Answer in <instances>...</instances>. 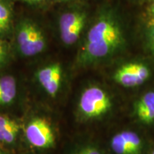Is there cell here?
<instances>
[{
  "instance_id": "cell-1",
  "label": "cell",
  "mask_w": 154,
  "mask_h": 154,
  "mask_svg": "<svg viewBox=\"0 0 154 154\" xmlns=\"http://www.w3.org/2000/svg\"><path fill=\"white\" fill-rule=\"evenodd\" d=\"M121 41L122 35L116 22L111 17H101L88 31L82 54V61L89 62L106 57Z\"/></svg>"
},
{
  "instance_id": "cell-2",
  "label": "cell",
  "mask_w": 154,
  "mask_h": 154,
  "mask_svg": "<svg viewBox=\"0 0 154 154\" xmlns=\"http://www.w3.org/2000/svg\"><path fill=\"white\" fill-rule=\"evenodd\" d=\"M111 102L106 92L99 87H90L83 92L80 98L79 109L84 116L96 118L110 109Z\"/></svg>"
},
{
  "instance_id": "cell-3",
  "label": "cell",
  "mask_w": 154,
  "mask_h": 154,
  "mask_svg": "<svg viewBox=\"0 0 154 154\" xmlns=\"http://www.w3.org/2000/svg\"><path fill=\"white\" fill-rule=\"evenodd\" d=\"M25 133L28 141L34 147L49 149L54 146V134L46 119L36 118L32 120L26 126Z\"/></svg>"
},
{
  "instance_id": "cell-4",
  "label": "cell",
  "mask_w": 154,
  "mask_h": 154,
  "mask_svg": "<svg viewBox=\"0 0 154 154\" xmlns=\"http://www.w3.org/2000/svg\"><path fill=\"white\" fill-rule=\"evenodd\" d=\"M86 14L83 11H73L61 15L59 30L62 42L72 45L79 39L86 23Z\"/></svg>"
},
{
  "instance_id": "cell-5",
  "label": "cell",
  "mask_w": 154,
  "mask_h": 154,
  "mask_svg": "<svg viewBox=\"0 0 154 154\" xmlns=\"http://www.w3.org/2000/svg\"><path fill=\"white\" fill-rule=\"evenodd\" d=\"M38 80L47 93L54 98L61 86L62 69L59 63H53L42 69L37 74Z\"/></svg>"
},
{
  "instance_id": "cell-6",
  "label": "cell",
  "mask_w": 154,
  "mask_h": 154,
  "mask_svg": "<svg viewBox=\"0 0 154 154\" xmlns=\"http://www.w3.org/2000/svg\"><path fill=\"white\" fill-rule=\"evenodd\" d=\"M116 154H139L141 142L138 135L131 131H124L113 136L111 143Z\"/></svg>"
},
{
  "instance_id": "cell-7",
  "label": "cell",
  "mask_w": 154,
  "mask_h": 154,
  "mask_svg": "<svg viewBox=\"0 0 154 154\" xmlns=\"http://www.w3.org/2000/svg\"><path fill=\"white\" fill-rule=\"evenodd\" d=\"M114 79L117 83L126 87L139 85L143 82L136 72V63H127L119 68L114 75Z\"/></svg>"
},
{
  "instance_id": "cell-8",
  "label": "cell",
  "mask_w": 154,
  "mask_h": 154,
  "mask_svg": "<svg viewBox=\"0 0 154 154\" xmlns=\"http://www.w3.org/2000/svg\"><path fill=\"white\" fill-rule=\"evenodd\" d=\"M45 46L46 40L43 32L36 24H34L29 40L22 54L26 57L36 55L43 51Z\"/></svg>"
},
{
  "instance_id": "cell-9",
  "label": "cell",
  "mask_w": 154,
  "mask_h": 154,
  "mask_svg": "<svg viewBox=\"0 0 154 154\" xmlns=\"http://www.w3.org/2000/svg\"><path fill=\"white\" fill-rule=\"evenodd\" d=\"M136 112L140 120L146 124L154 120V92H149L138 101Z\"/></svg>"
},
{
  "instance_id": "cell-10",
  "label": "cell",
  "mask_w": 154,
  "mask_h": 154,
  "mask_svg": "<svg viewBox=\"0 0 154 154\" xmlns=\"http://www.w3.org/2000/svg\"><path fill=\"white\" fill-rule=\"evenodd\" d=\"M17 95L16 81L12 76L0 78V106L10 104Z\"/></svg>"
},
{
  "instance_id": "cell-11",
  "label": "cell",
  "mask_w": 154,
  "mask_h": 154,
  "mask_svg": "<svg viewBox=\"0 0 154 154\" xmlns=\"http://www.w3.org/2000/svg\"><path fill=\"white\" fill-rule=\"evenodd\" d=\"M12 18L13 9L10 0H0V37L10 32Z\"/></svg>"
},
{
  "instance_id": "cell-12",
  "label": "cell",
  "mask_w": 154,
  "mask_h": 154,
  "mask_svg": "<svg viewBox=\"0 0 154 154\" xmlns=\"http://www.w3.org/2000/svg\"><path fill=\"white\" fill-rule=\"evenodd\" d=\"M34 23L29 21H24L19 24L17 32V42L18 48L22 53L27 45Z\"/></svg>"
},
{
  "instance_id": "cell-13",
  "label": "cell",
  "mask_w": 154,
  "mask_h": 154,
  "mask_svg": "<svg viewBox=\"0 0 154 154\" xmlns=\"http://www.w3.org/2000/svg\"><path fill=\"white\" fill-rule=\"evenodd\" d=\"M19 131V125L16 121L5 126H0V141L11 143L16 139Z\"/></svg>"
},
{
  "instance_id": "cell-14",
  "label": "cell",
  "mask_w": 154,
  "mask_h": 154,
  "mask_svg": "<svg viewBox=\"0 0 154 154\" xmlns=\"http://www.w3.org/2000/svg\"><path fill=\"white\" fill-rule=\"evenodd\" d=\"M81 151H82V154H101L97 149L94 147H90V146L84 148V149L81 150Z\"/></svg>"
},
{
  "instance_id": "cell-15",
  "label": "cell",
  "mask_w": 154,
  "mask_h": 154,
  "mask_svg": "<svg viewBox=\"0 0 154 154\" xmlns=\"http://www.w3.org/2000/svg\"><path fill=\"white\" fill-rule=\"evenodd\" d=\"M6 54V47L4 42L0 40V55L5 57Z\"/></svg>"
},
{
  "instance_id": "cell-16",
  "label": "cell",
  "mask_w": 154,
  "mask_h": 154,
  "mask_svg": "<svg viewBox=\"0 0 154 154\" xmlns=\"http://www.w3.org/2000/svg\"><path fill=\"white\" fill-rule=\"evenodd\" d=\"M151 36V41H152V43H153V46L154 48V27L152 29Z\"/></svg>"
},
{
  "instance_id": "cell-17",
  "label": "cell",
  "mask_w": 154,
  "mask_h": 154,
  "mask_svg": "<svg viewBox=\"0 0 154 154\" xmlns=\"http://www.w3.org/2000/svg\"><path fill=\"white\" fill-rule=\"evenodd\" d=\"M26 1L31 3H38V2H42L44 1V0H26Z\"/></svg>"
},
{
  "instance_id": "cell-18",
  "label": "cell",
  "mask_w": 154,
  "mask_h": 154,
  "mask_svg": "<svg viewBox=\"0 0 154 154\" xmlns=\"http://www.w3.org/2000/svg\"><path fill=\"white\" fill-rule=\"evenodd\" d=\"M4 58H5V57H3V56H1V55H0V63H1L2 61H3Z\"/></svg>"
},
{
  "instance_id": "cell-19",
  "label": "cell",
  "mask_w": 154,
  "mask_h": 154,
  "mask_svg": "<svg viewBox=\"0 0 154 154\" xmlns=\"http://www.w3.org/2000/svg\"><path fill=\"white\" fill-rule=\"evenodd\" d=\"M151 11H152V13H153V14H154V4H153V7H152V9H151Z\"/></svg>"
},
{
  "instance_id": "cell-20",
  "label": "cell",
  "mask_w": 154,
  "mask_h": 154,
  "mask_svg": "<svg viewBox=\"0 0 154 154\" xmlns=\"http://www.w3.org/2000/svg\"><path fill=\"white\" fill-rule=\"evenodd\" d=\"M59 2H67V1H70V0H57Z\"/></svg>"
},
{
  "instance_id": "cell-21",
  "label": "cell",
  "mask_w": 154,
  "mask_h": 154,
  "mask_svg": "<svg viewBox=\"0 0 154 154\" xmlns=\"http://www.w3.org/2000/svg\"><path fill=\"white\" fill-rule=\"evenodd\" d=\"M76 154H82V151H79V152H78V153H76Z\"/></svg>"
},
{
  "instance_id": "cell-22",
  "label": "cell",
  "mask_w": 154,
  "mask_h": 154,
  "mask_svg": "<svg viewBox=\"0 0 154 154\" xmlns=\"http://www.w3.org/2000/svg\"><path fill=\"white\" fill-rule=\"evenodd\" d=\"M0 154H5V153H3V152H2H2H1V153H0Z\"/></svg>"
},
{
  "instance_id": "cell-23",
  "label": "cell",
  "mask_w": 154,
  "mask_h": 154,
  "mask_svg": "<svg viewBox=\"0 0 154 154\" xmlns=\"http://www.w3.org/2000/svg\"><path fill=\"white\" fill-rule=\"evenodd\" d=\"M152 154H154V151H153V153H152Z\"/></svg>"
},
{
  "instance_id": "cell-24",
  "label": "cell",
  "mask_w": 154,
  "mask_h": 154,
  "mask_svg": "<svg viewBox=\"0 0 154 154\" xmlns=\"http://www.w3.org/2000/svg\"><path fill=\"white\" fill-rule=\"evenodd\" d=\"M1 152H2V151H1V150H0V153H1Z\"/></svg>"
},
{
  "instance_id": "cell-25",
  "label": "cell",
  "mask_w": 154,
  "mask_h": 154,
  "mask_svg": "<svg viewBox=\"0 0 154 154\" xmlns=\"http://www.w3.org/2000/svg\"><path fill=\"white\" fill-rule=\"evenodd\" d=\"M25 1H26V0H25Z\"/></svg>"
}]
</instances>
